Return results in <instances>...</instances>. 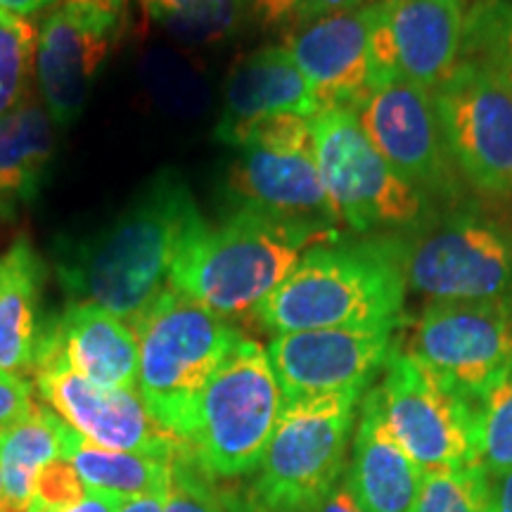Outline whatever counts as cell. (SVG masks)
Here are the masks:
<instances>
[{
    "label": "cell",
    "instance_id": "cell-22",
    "mask_svg": "<svg viewBox=\"0 0 512 512\" xmlns=\"http://www.w3.org/2000/svg\"><path fill=\"white\" fill-rule=\"evenodd\" d=\"M46 271L27 238L0 256V370L29 377L38 347V299Z\"/></svg>",
    "mask_w": 512,
    "mask_h": 512
},
{
    "label": "cell",
    "instance_id": "cell-6",
    "mask_svg": "<svg viewBox=\"0 0 512 512\" xmlns=\"http://www.w3.org/2000/svg\"><path fill=\"white\" fill-rule=\"evenodd\" d=\"M361 389L285 401L256 477L252 512H320L347 463Z\"/></svg>",
    "mask_w": 512,
    "mask_h": 512
},
{
    "label": "cell",
    "instance_id": "cell-32",
    "mask_svg": "<svg viewBox=\"0 0 512 512\" xmlns=\"http://www.w3.org/2000/svg\"><path fill=\"white\" fill-rule=\"evenodd\" d=\"M86 491V484L76 475L72 463H67L64 458H57L38 472L27 512H46L79 503L86 496Z\"/></svg>",
    "mask_w": 512,
    "mask_h": 512
},
{
    "label": "cell",
    "instance_id": "cell-37",
    "mask_svg": "<svg viewBox=\"0 0 512 512\" xmlns=\"http://www.w3.org/2000/svg\"><path fill=\"white\" fill-rule=\"evenodd\" d=\"M320 512H366V510H363L356 498L351 496L347 484H337L335 491L328 496V501L323 503Z\"/></svg>",
    "mask_w": 512,
    "mask_h": 512
},
{
    "label": "cell",
    "instance_id": "cell-12",
    "mask_svg": "<svg viewBox=\"0 0 512 512\" xmlns=\"http://www.w3.org/2000/svg\"><path fill=\"white\" fill-rule=\"evenodd\" d=\"M403 351L477 403L512 370V302H430Z\"/></svg>",
    "mask_w": 512,
    "mask_h": 512
},
{
    "label": "cell",
    "instance_id": "cell-24",
    "mask_svg": "<svg viewBox=\"0 0 512 512\" xmlns=\"http://www.w3.org/2000/svg\"><path fill=\"white\" fill-rule=\"evenodd\" d=\"M67 422L46 403H36L22 418L0 430V475L5 510L27 512L38 472L62 458Z\"/></svg>",
    "mask_w": 512,
    "mask_h": 512
},
{
    "label": "cell",
    "instance_id": "cell-30",
    "mask_svg": "<svg viewBox=\"0 0 512 512\" xmlns=\"http://www.w3.org/2000/svg\"><path fill=\"white\" fill-rule=\"evenodd\" d=\"M479 453L491 479L512 470V370L477 401Z\"/></svg>",
    "mask_w": 512,
    "mask_h": 512
},
{
    "label": "cell",
    "instance_id": "cell-26",
    "mask_svg": "<svg viewBox=\"0 0 512 512\" xmlns=\"http://www.w3.org/2000/svg\"><path fill=\"white\" fill-rule=\"evenodd\" d=\"M140 10L185 46L226 41L240 29L245 0H138Z\"/></svg>",
    "mask_w": 512,
    "mask_h": 512
},
{
    "label": "cell",
    "instance_id": "cell-13",
    "mask_svg": "<svg viewBox=\"0 0 512 512\" xmlns=\"http://www.w3.org/2000/svg\"><path fill=\"white\" fill-rule=\"evenodd\" d=\"M121 8L102 0H60L36 29V93L57 126L81 117L102 62L119 34Z\"/></svg>",
    "mask_w": 512,
    "mask_h": 512
},
{
    "label": "cell",
    "instance_id": "cell-14",
    "mask_svg": "<svg viewBox=\"0 0 512 512\" xmlns=\"http://www.w3.org/2000/svg\"><path fill=\"white\" fill-rule=\"evenodd\" d=\"M31 375L41 401L95 446L157 458L188 451L152 418L138 389L98 387L53 358H36Z\"/></svg>",
    "mask_w": 512,
    "mask_h": 512
},
{
    "label": "cell",
    "instance_id": "cell-4",
    "mask_svg": "<svg viewBox=\"0 0 512 512\" xmlns=\"http://www.w3.org/2000/svg\"><path fill=\"white\" fill-rule=\"evenodd\" d=\"M138 337V394L159 425L185 444L192 406L240 342L233 320L166 287L133 323Z\"/></svg>",
    "mask_w": 512,
    "mask_h": 512
},
{
    "label": "cell",
    "instance_id": "cell-31",
    "mask_svg": "<svg viewBox=\"0 0 512 512\" xmlns=\"http://www.w3.org/2000/svg\"><path fill=\"white\" fill-rule=\"evenodd\" d=\"M164 512H226L214 479L195 463L190 451L171 463V482L164 496Z\"/></svg>",
    "mask_w": 512,
    "mask_h": 512
},
{
    "label": "cell",
    "instance_id": "cell-42",
    "mask_svg": "<svg viewBox=\"0 0 512 512\" xmlns=\"http://www.w3.org/2000/svg\"><path fill=\"white\" fill-rule=\"evenodd\" d=\"M102 3H107V5H114V8H121V0H102Z\"/></svg>",
    "mask_w": 512,
    "mask_h": 512
},
{
    "label": "cell",
    "instance_id": "cell-2",
    "mask_svg": "<svg viewBox=\"0 0 512 512\" xmlns=\"http://www.w3.org/2000/svg\"><path fill=\"white\" fill-rule=\"evenodd\" d=\"M406 290V242L339 235L311 247L252 318L273 337L332 328L396 330Z\"/></svg>",
    "mask_w": 512,
    "mask_h": 512
},
{
    "label": "cell",
    "instance_id": "cell-1",
    "mask_svg": "<svg viewBox=\"0 0 512 512\" xmlns=\"http://www.w3.org/2000/svg\"><path fill=\"white\" fill-rule=\"evenodd\" d=\"M202 219L188 183L162 171L102 233L62 268L74 302H88L126 323L169 287L171 268L185 238Z\"/></svg>",
    "mask_w": 512,
    "mask_h": 512
},
{
    "label": "cell",
    "instance_id": "cell-3",
    "mask_svg": "<svg viewBox=\"0 0 512 512\" xmlns=\"http://www.w3.org/2000/svg\"><path fill=\"white\" fill-rule=\"evenodd\" d=\"M339 235L328 221L240 207L219 223L197 221L176 256L169 285L228 320L252 316L311 247Z\"/></svg>",
    "mask_w": 512,
    "mask_h": 512
},
{
    "label": "cell",
    "instance_id": "cell-10",
    "mask_svg": "<svg viewBox=\"0 0 512 512\" xmlns=\"http://www.w3.org/2000/svg\"><path fill=\"white\" fill-rule=\"evenodd\" d=\"M238 150L228 171V188L240 207L292 219L332 223L313 152L311 119L278 114L247 126L228 143Z\"/></svg>",
    "mask_w": 512,
    "mask_h": 512
},
{
    "label": "cell",
    "instance_id": "cell-9",
    "mask_svg": "<svg viewBox=\"0 0 512 512\" xmlns=\"http://www.w3.org/2000/svg\"><path fill=\"white\" fill-rule=\"evenodd\" d=\"M384 420L422 470L482 463L477 403L394 347L377 384Z\"/></svg>",
    "mask_w": 512,
    "mask_h": 512
},
{
    "label": "cell",
    "instance_id": "cell-41",
    "mask_svg": "<svg viewBox=\"0 0 512 512\" xmlns=\"http://www.w3.org/2000/svg\"><path fill=\"white\" fill-rule=\"evenodd\" d=\"M0 512H8V510H5V494H3V475H0Z\"/></svg>",
    "mask_w": 512,
    "mask_h": 512
},
{
    "label": "cell",
    "instance_id": "cell-5",
    "mask_svg": "<svg viewBox=\"0 0 512 512\" xmlns=\"http://www.w3.org/2000/svg\"><path fill=\"white\" fill-rule=\"evenodd\" d=\"M283 408L266 347L242 337L197 396L185 448L211 479L245 477L259 467Z\"/></svg>",
    "mask_w": 512,
    "mask_h": 512
},
{
    "label": "cell",
    "instance_id": "cell-33",
    "mask_svg": "<svg viewBox=\"0 0 512 512\" xmlns=\"http://www.w3.org/2000/svg\"><path fill=\"white\" fill-rule=\"evenodd\" d=\"M34 382L24 375H12L0 370V430L36 406Z\"/></svg>",
    "mask_w": 512,
    "mask_h": 512
},
{
    "label": "cell",
    "instance_id": "cell-18",
    "mask_svg": "<svg viewBox=\"0 0 512 512\" xmlns=\"http://www.w3.org/2000/svg\"><path fill=\"white\" fill-rule=\"evenodd\" d=\"M380 3L320 17L294 29L285 50L323 110L349 107L370 91V36Z\"/></svg>",
    "mask_w": 512,
    "mask_h": 512
},
{
    "label": "cell",
    "instance_id": "cell-38",
    "mask_svg": "<svg viewBox=\"0 0 512 512\" xmlns=\"http://www.w3.org/2000/svg\"><path fill=\"white\" fill-rule=\"evenodd\" d=\"M60 0H0V8L19 17H34L38 12L53 10Z\"/></svg>",
    "mask_w": 512,
    "mask_h": 512
},
{
    "label": "cell",
    "instance_id": "cell-23",
    "mask_svg": "<svg viewBox=\"0 0 512 512\" xmlns=\"http://www.w3.org/2000/svg\"><path fill=\"white\" fill-rule=\"evenodd\" d=\"M55 155V124L38 93L0 117V214L34 200Z\"/></svg>",
    "mask_w": 512,
    "mask_h": 512
},
{
    "label": "cell",
    "instance_id": "cell-34",
    "mask_svg": "<svg viewBox=\"0 0 512 512\" xmlns=\"http://www.w3.org/2000/svg\"><path fill=\"white\" fill-rule=\"evenodd\" d=\"M249 15L264 27H287L297 19L302 0H245Z\"/></svg>",
    "mask_w": 512,
    "mask_h": 512
},
{
    "label": "cell",
    "instance_id": "cell-39",
    "mask_svg": "<svg viewBox=\"0 0 512 512\" xmlns=\"http://www.w3.org/2000/svg\"><path fill=\"white\" fill-rule=\"evenodd\" d=\"M164 496L166 494L126 498V501L121 503L119 512H164Z\"/></svg>",
    "mask_w": 512,
    "mask_h": 512
},
{
    "label": "cell",
    "instance_id": "cell-27",
    "mask_svg": "<svg viewBox=\"0 0 512 512\" xmlns=\"http://www.w3.org/2000/svg\"><path fill=\"white\" fill-rule=\"evenodd\" d=\"M460 57L482 64L512 93V3L479 0L465 12Z\"/></svg>",
    "mask_w": 512,
    "mask_h": 512
},
{
    "label": "cell",
    "instance_id": "cell-35",
    "mask_svg": "<svg viewBox=\"0 0 512 512\" xmlns=\"http://www.w3.org/2000/svg\"><path fill=\"white\" fill-rule=\"evenodd\" d=\"M380 3V0H302L299 5L297 19H294L292 27H304V24L316 22L320 17L335 15V12H347L356 8H366V5Z\"/></svg>",
    "mask_w": 512,
    "mask_h": 512
},
{
    "label": "cell",
    "instance_id": "cell-7",
    "mask_svg": "<svg viewBox=\"0 0 512 512\" xmlns=\"http://www.w3.org/2000/svg\"><path fill=\"white\" fill-rule=\"evenodd\" d=\"M313 152L332 219L356 233L415 226L427 209L415 188L375 150L354 110L328 107L311 117Z\"/></svg>",
    "mask_w": 512,
    "mask_h": 512
},
{
    "label": "cell",
    "instance_id": "cell-19",
    "mask_svg": "<svg viewBox=\"0 0 512 512\" xmlns=\"http://www.w3.org/2000/svg\"><path fill=\"white\" fill-rule=\"evenodd\" d=\"M36 358H53L105 389H138V337L131 323L72 302L38 337Z\"/></svg>",
    "mask_w": 512,
    "mask_h": 512
},
{
    "label": "cell",
    "instance_id": "cell-29",
    "mask_svg": "<svg viewBox=\"0 0 512 512\" xmlns=\"http://www.w3.org/2000/svg\"><path fill=\"white\" fill-rule=\"evenodd\" d=\"M36 29L27 17L0 8V117L31 93Z\"/></svg>",
    "mask_w": 512,
    "mask_h": 512
},
{
    "label": "cell",
    "instance_id": "cell-25",
    "mask_svg": "<svg viewBox=\"0 0 512 512\" xmlns=\"http://www.w3.org/2000/svg\"><path fill=\"white\" fill-rule=\"evenodd\" d=\"M62 458L72 463L86 489L107 491V494L121 498L166 494L171 482V463H174V458L143 456V453L95 446L79 437L69 425L64 432Z\"/></svg>",
    "mask_w": 512,
    "mask_h": 512
},
{
    "label": "cell",
    "instance_id": "cell-40",
    "mask_svg": "<svg viewBox=\"0 0 512 512\" xmlns=\"http://www.w3.org/2000/svg\"><path fill=\"white\" fill-rule=\"evenodd\" d=\"M494 508L496 512H512V470L494 479Z\"/></svg>",
    "mask_w": 512,
    "mask_h": 512
},
{
    "label": "cell",
    "instance_id": "cell-11",
    "mask_svg": "<svg viewBox=\"0 0 512 512\" xmlns=\"http://www.w3.org/2000/svg\"><path fill=\"white\" fill-rule=\"evenodd\" d=\"M448 155L484 195H512V93L479 62L460 57L432 88Z\"/></svg>",
    "mask_w": 512,
    "mask_h": 512
},
{
    "label": "cell",
    "instance_id": "cell-17",
    "mask_svg": "<svg viewBox=\"0 0 512 512\" xmlns=\"http://www.w3.org/2000/svg\"><path fill=\"white\" fill-rule=\"evenodd\" d=\"M358 124L380 155L415 188H444L448 147L432 91L411 81L377 83L354 107Z\"/></svg>",
    "mask_w": 512,
    "mask_h": 512
},
{
    "label": "cell",
    "instance_id": "cell-28",
    "mask_svg": "<svg viewBox=\"0 0 512 512\" xmlns=\"http://www.w3.org/2000/svg\"><path fill=\"white\" fill-rule=\"evenodd\" d=\"M411 512H496L494 479L482 463L427 470Z\"/></svg>",
    "mask_w": 512,
    "mask_h": 512
},
{
    "label": "cell",
    "instance_id": "cell-15",
    "mask_svg": "<svg viewBox=\"0 0 512 512\" xmlns=\"http://www.w3.org/2000/svg\"><path fill=\"white\" fill-rule=\"evenodd\" d=\"M463 0H380L370 36V88L403 79L432 91L463 50Z\"/></svg>",
    "mask_w": 512,
    "mask_h": 512
},
{
    "label": "cell",
    "instance_id": "cell-8",
    "mask_svg": "<svg viewBox=\"0 0 512 512\" xmlns=\"http://www.w3.org/2000/svg\"><path fill=\"white\" fill-rule=\"evenodd\" d=\"M406 280L430 302H512V226L453 211L406 242Z\"/></svg>",
    "mask_w": 512,
    "mask_h": 512
},
{
    "label": "cell",
    "instance_id": "cell-20",
    "mask_svg": "<svg viewBox=\"0 0 512 512\" xmlns=\"http://www.w3.org/2000/svg\"><path fill=\"white\" fill-rule=\"evenodd\" d=\"M320 110L323 105L285 46H266L245 55L230 69L216 138L228 145L240 131L261 119L278 114L311 119Z\"/></svg>",
    "mask_w": 512,
    "mask_h": 512
},
{
    "label": "cell",
    "instance_id": "cell-21",
    "mask_svg": "<svg viewBox=\"0 0 512 512\" xmlns=\"http://www.w3.org/2000/svg\"><path fill=\"white\" fill-rule=\"evenodd\" d=\"M425 470L389 430L377 387L361 396L347 489L366 512H411Z\"/></svg>",
    "mask_w": 512,
    "mask_h": 512
},
{
    "label": "cell",
    "instance_id": "cell-36",
    "mask_svg": "<svg viewBox=\"0 0 512 512\" xmlns=\"http://www.w3.org/2000/svg\"><path fill=\"white\" fill-rule=\"evenodd\" d=\"M124 501H126V498L107 494V491L88 489L86 496H83L79 503L64 505V508L46 510V512H119L121 503H124Z\"/></svg>",
    "mask_w": 512,
    "mask_h": 512
},
{
    "label": "cell",
    "instance_id": "cell-16",
    "mask_svg": "<svg viewBox=\"0 0 512 512\" xmlns=\"http://www.w3.org/2000/svg\"><path fill=\"white\" fill-rule=\"evenodd\" d=\"M394 347V328H332L275 335L266 354L285 401H297L363 392Z\"/></svg>",
    "mask_w": 512,
    "mask_h": 512
}]
</instances>
